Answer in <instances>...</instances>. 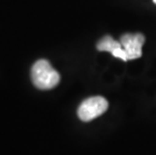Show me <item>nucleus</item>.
<instances>
[{"label": "nucleus", "mask_w": 156, "mask_h": 155, "mask_svg": "<svg viewBox=\"0 0 156 155\" xmlns=\"http://www.w3.org/2000/svg\"><path fill=\"white\" fill-rule=\"evenodd\" d=\"M61 76L49 62L39 60L35 62L31 68V81L39 90H51L58 86Z\"/></svg>", "instance_id": "nucleus-1"}, {"label": "nucleus", "mask_w": 156, "mask_h": 155, "mask_svg": "<svg viewBox=\"0 0 156 155\" xmlns=\"http://www.w3.org/2000/svg\"><path fill=\"white\" fill-rule=\"evenodd\" d=\"M109 107L108 101L101 96L88 98L80 105L78 116L82 121L89 122L104 114Z\"/></svg>", "instance_id": "nucleus-2"}, {"label": "nucleus", "mask_w": 156, "mask_h": 155, "mask_svg": "<svg viewBox=\"0 0 156 155\" xmlns=\"http://www.w3.org/2000/svg\"><path fill=\"white\" fill-rule=\"evenodd\" d=\"M112 55H113V57H115V58H121V60L124 61V62L129 61L128 57H127V54H126V51H124V48H123L122 47L117 48V49H115V51L112 52Z\"/></svg>", "instance_id": "nucleus-5"}, {"label": "nucleus", "mask_w": 156, "mask_h": 155, "mask_svg": "<svg viewBox=\"0 0 156 155\" xmlns=\"http://www.w3.org/2000/svg\"><path fill=\"white\" fill-rule=\"evenodd\" d=\"M153 2L155 3V4H156V0H153Z\"/></svg>", "instance_id": "nucleus-6"}, {"label": "nucleus", "mask_w": 156, "mask_h": 155, "mask_svg": "<svg viewBox=\"0 0 156 155\" xmlns=\"http://www.w3.org/2000/svg\"><path fill=\"white\" fill-rule=\"evenodd\" d=\"M121 47H122L121 42L115 41L110 35H106L104 37H102L97 44V49L99 51H108L111 52V54L115 49Z\"/></svg>", "instance_id": "nucleus-4"}, {"label": "nucleus", "mask_w": 156, "mask_h": 155, "mask_svg": "<svg viewBox=\"0 0 156 155\" xmlns=\"http://www.w3.org/2000/svg\"><path fill=\"white\" fill-rule=\"evenodd\" d=\"M120 42L127 54L128 60H136L142 55V45L145 37L141 33H125L121 36Z\"/></svg>", "instance_id": "nucleus-3"}]
</instances>
